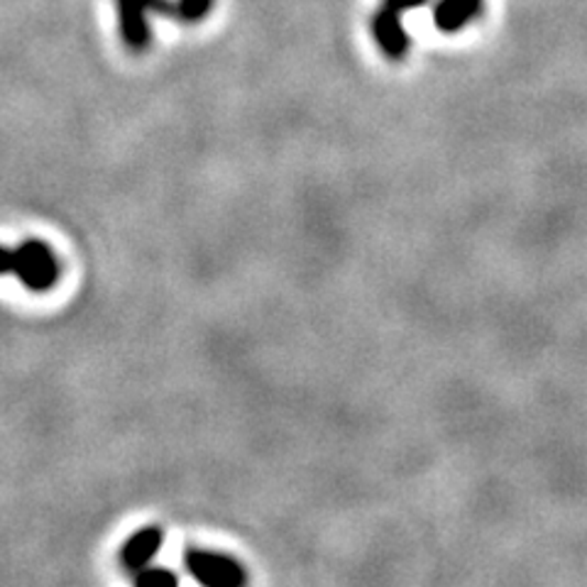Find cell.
<instances>
[{"label": "cell", "mask_w": 587, "mask_h": 587, "mask_svg": "<svg viewBox=\"0 0 587 587\" xmlns=\"http://www.w3.org/2000/svg\"><path fill=\"white\" fill-rule=\"evenodd\" d=\"M482 0H438L434 8V22L443 32H458L480 13Z\"/></svg>", "instance_id": "6"}, {"label": "cell", "mask_w": 587, "mask_h": 587, "mask_svg": "<svg viewBox=\"0 0 587 587\" xmlns=\"http://www.w3.org/2000/svg\"><path fill=\"white\" fill-rule=\"evenodd\" d=\"M372 35L374 42L380 44V50L390 59H402L409 52V35L402 25V13H396L392 8H380L372 15Z\"/></svg>", "instance_id": "4"}, {"label": "cell", "mask_w": 587, "mask_h": 587, "mask_svg": "<svg viewBox=\"0 0 587 587\" xmlns=\"http://www.w3.org/2000/svg\"><path fill=\"white\" fill-rule=\"evenodd\" d=\"M424 3H426V0H384V6L396 10V13H406V10H416V8H421Z\"/></svg>", "instance_id": "9"}, {"label": "cell", "mask_w": 587, "mask_h": 587, "mask_svg": "<svg viewBox=\"0 0 587 587\" xmlns=\"http://www.w3.org/2000/svg\"><path fill=\"white\" fill-rule=\"evenodd\" d=\"M13 274L30 292H50L59 282V262L47 242L25 240L13 248Z\"/></svg>", "instance_id": "1"}, {"label": "cell", "mask_w": 587, "mask_h": 587, "mask_svg": "<svg viewBox=\"0 0 587 587\" xmlns=\"http://www.w3.org/2000/svg\"><path fill=\"white\" fill-rule=\"evenodd\" d=\"M132 580L140 587H174L180 583L176 578V573H172L170 568H154V566H145L140 568L138 573H132Z\"/></svg>", "instance_id": "7"}, {"label": "cell", "mask_w": 587, "mask_h": 587, "mask_svg": "<svg viewBox=\"0 0 587 587\" xmlns=\"http://www.w3.org/2000/svg\"><path fill=\"white\" fill-rule=\"evenodd\" d=\"M120 18V35L132 52L148 50L150 25L148 15L160 13L176 20V0H116Z\"/></svg>", "instance_id": "3"}, {"label": "cell", "mask_w": 587, "mask_h": 587, "mask_svg": "<svg viewBox=\"0 0 587 587\" xmlns=\"http://www.w3.org/2000/svg\"><path fill=\"white\" fill-rule=\"evenodd\" d=\"M13 260H15V250L0 246V276L13 274Z\"/></svg>", "instance_id": "10"}, {"label": "cell", "mask_w": 587, "mask_h": 587, "mask_svg": "<svg viewBox=\"0 0 587 587\" xmlns=\"http://www.w3.org/2000/svg\"><path fill=\"white\" fill-rule=\"evenodd\" d=\"M184 566L196 583L206 587H240L248 583V573L242 563L224 556V553L189 548L184 553Z\"/></svg>", "instance_id": "2"}, {"label": "cell", "mask_w": 587, "mask_h": 587, "mask_svg": "<svg viewBox=\"0 0 587 587\" xmlns=\"http://www.w3.org/2000/svg\"><path fill=\"white\" fill-rule=\"evenodd\" d=\"M214 3L216 0H176V22H186V25L202 22Z\"/></svg>", "instance_id": "8"}, {"label": "cell", "mask_w": 587, "mask_h": 587, "mask_svg": "<svg viewBox=\"0 0 587 587\" xmlns=\"http://www.w3.org/2000/svg\"><path fill=\"white\" fill-rule=\"evenodd\" d=\"M164 544V531L162 526H145L140 529L138 534H132L126 546L120 548V563L128 573H138L140 568H145L152 563V558L157 556Z\"/></svg>", "instance_id": "5"}]
</instances>
